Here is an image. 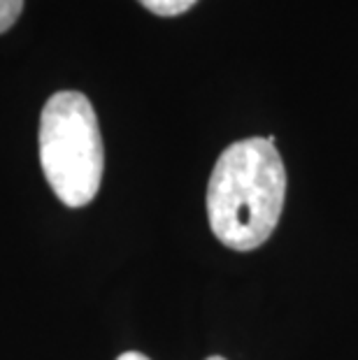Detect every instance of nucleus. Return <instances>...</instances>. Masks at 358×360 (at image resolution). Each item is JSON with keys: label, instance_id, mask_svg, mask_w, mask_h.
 Listing matches in <instances>:
<instances>
[{"label": "nucleus", "instance_id": "obj_1", "mask_svg": "<svg viewBox=\"0 0 358 360\" xmlns=\"http://www.w3.org/2000/svg\"><path fill=\"white\" fill-rule=\"evenodd\" d=\"M286 200V167L272 137H247L221 151L207 184L212 233L233 251L268 242Z\"/></svg>", "mask_w": 358, "mask_h": 360}, {"label": "nucleus", "instance_id": "obj_2", "mask_svg": "<svg viewBox=\"0 0 358 360\" xmlns=\"http://www.w3.org/2000/svg\"><path fill=\"white\" fill-rule=\"evenodd\" d=\"M40 165L51 191L68 207L89 205L101 191L105 147L91 101L58 91L40 117Z\"/></svg>", "mask_w": 358, "mask_h": 360}, {"label": "nucleus", "instance_id": "obj_3", "mask_svg": "<svg viewBox=\"0 0 358 360\" xmlns=\"http://www.w3.org/2000/svg\"><path fill=\"white\" fill-rule=\"evenodd\" d=\"M138 3L158 17H177L181 12L191 10L198 0H138Z\"/></svg>", "mask_w": 358, "mask_h": 360}, {"label": "nucleus", "instance_id": "obj_4", "mask_svg": "<svg viewBox=\"0 0 358 360\" xmlns=\"http://www.w3.org/2000/svg\"><path fill=\"white\" fill-rule=\"evenodd\" d=\"M24 10V0H0V33L10 30Z\"/></svg>", "mask_w": 358, "mask_h": 360}, {"label": "nucleus", "instance_id": "obj_5", "mask_svg": "<svg viewBox=\"0 0 358 360\" xmlns=\"http://www.w3.org/2000/svg\"><path fill=\"white\" fill-rule=\"evenodd\" d=\"M117 360H151V358H147L144 354H138V351H128V354H121Z\"/></svg>", "mask_w": 358, "mask_h": 360}, {"label": "nucleus", "instance_id": "obj_6", "mask_svg": "<svg viewBox=\"0 0 358 360\" xmlns=\"http://www.w3.org/2000/svg\"><path fill=\"white\" fill-rule=\"evenodd\" d=\"M207 360H226V358H221V356H212V358H207Z\"/></svg>", "mask_w": 358, "mask_h": 360}]
</instances>
